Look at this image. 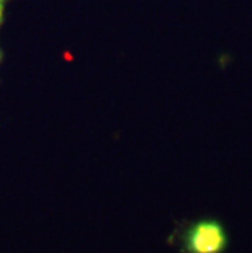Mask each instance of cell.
Masks as SVG:
<instances>
[{
    "instance_id": "1",
    "label": "cell",
    "mask_w": 252,
    "mask_h": 253,
    "mask_svg": "<svg viewBox=\"0 0 252 253\" xmlns=\"http://www.w3.org/2000/svg\"><path fill=\"white\" fill-rule=\"evenodd\" d=\"M180 245L182 253H224L229 237L218 219L203 217L185 225L180 234Z\"/></svg>"
},
{
    "instance_id": "2",
    "label": "cell",
    "mask_w": 252,
    "mask_h": 253,
    "mask_svg": "<svg viewBox=\"0 0 252 253\" xmlns=\"http://www.w3.org/2000/svg\"><path fill=\"white\" fill-rule=\"evenodd\" d=\"M8 0H0V28H2L3 17H5V8H7ZM0 62H2V49H0Z\"/></svg>"
}]
</instances>
